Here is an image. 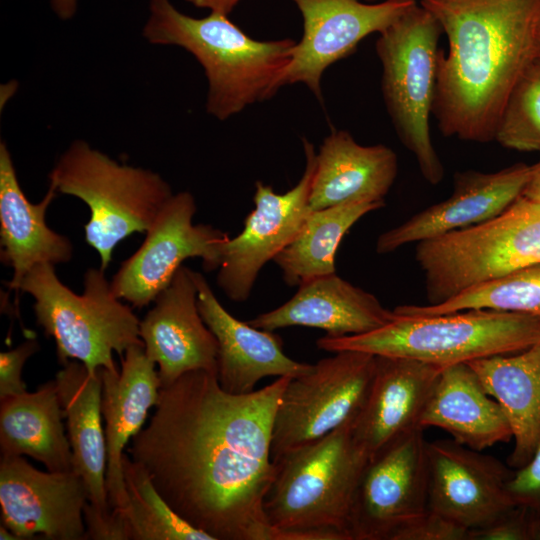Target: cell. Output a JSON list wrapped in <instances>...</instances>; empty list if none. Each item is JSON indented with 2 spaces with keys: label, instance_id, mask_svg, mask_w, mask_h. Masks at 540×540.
Instances as JSON below:
<instances>
[{
  "label": "cell",
  "instance_id": "obj_30",
  "mask_svg": "<svg viewBox=\"0 0 540 540\" xmlns=\"http://www.w3.org/2000/svg\"><path fill=\"white\" fill-rule=\"evenodd\" d=\"M473 309H487L540 318V263L469 287L439 303L401 305L397 315L431 316Z\"/></svg>",
  "mask_w": 540,
  "mask_h": 540
},
{
  "label": "cell",
  "instance_id": "obj_3",
  "mask_svg": "<svg viewBox=\"0 0 540 540\" xmlns=\"http://www.w3.org/2000/svg\"><path fill=\"white\" fill-rule=\"evenodd\" d=\"M148 8L143 37L150 44L179 46L196 58L208 81L206 111L218 120L270 99L284 86L294 40H255L227 15L195 18L170 0H149Z\"/></svg>",
  "mask_w": 540,
  "mask_h": 540
},
{
  "label": "cell",
  "instance_id": "obj_45",
  "mask_svg": "<svg viewBox=\"0 0 540 540\" xmlns=\"http://www.w3.org/2000/svg\"><path fill=\"white\" fill-rule=\"evenodd\" d=\"M398 1H408V0H398Z\"/></svg>",
  "mask_w": 540,
  "mask_h": 540
},
{
  "label": "cell",
  "instance_id": "obj_24",
  "mask_svg": "<svg viewBox=\"0 0 540 540\" xmlns=\"http://www.w3.org/2000/svg\"><path fill=\"white\" fill-rule=\"evenodd\" d=\"M398 174L396 153L383 144L365 146L333 130L316 152L309 206L323 209L358 200L384 201Z\"/></svg>",
  "mask_w": 540,
  "mask_h": 540
},
{
  "label": "cell",
  "instance_id": "obj_16",
  "mask_svg": "<svg viewBox=\"0 0 540 540\" xmlns=\"http://www.w3.org/2000/svg\"><path fill=\"white\" fill-rule=\"evenodd\" d=\"M428 508L469 530L513 507V473L497 458L455 440L427 442Z\"/></svg>",
  "mask_w": 540,
  "mask_h": 540
},
{
  "label": "cell",
  "instance_id": "obj_41",
  "mask_svg": "<svg viewBox=\"0 0 540 540\" xmlns=\"http://www.w3.org/2000/svg\"><path fill=\"white\" fill-rule=\"evenodd\" d=\"M531 512V540H540V512Z\"/></svg>",
  "mask_w": 540,
  "mask_h": 540
},
{
  "label": "cell",
  "instance_id": "obj_4",
  "mask_svg": "<svg viewBox=\"0 0 540 540\" xmlns=\"http://www.w3.org/2000/svg\"><path fill=\"white\" fill-rule=\"evenodd\" d=\"M352 423L272 460L264 499L277 540H350L349 513L369 459L354 440Z\"/></svg>",
  "mask_w": 540,
  "mask_h": 540
},
{
  "label": "cell",
  "instance_id": "obj_28",
  "mask_svg": "<svg viewBox=\"0 0 540 540\" xmlns=\"http://www.w3.org/2000/svg\"><path fill=\"white\" fill-rule=\"evenodd\" d=\"M55 379L0 401L1 456H29L50 472L73 470Z\"/></svg>",
  "mask_w": 540,
  "mask_h": 540
},
{
  "label": "cell",
  "instance_id": "obj_35",
  "mask_svg": "<svg viewBox=\"0 0 540 540\" xmlns=\"http://www.w3.org/2000/svg\"><path fill=\"white\" fill-rule=\"evenodd\" d=\"M39 349L36 339L28 338L16 348L0 353V401L26 392L23 366Z\"/></svg>",
  "mask_w": 540,
  "mask_h": 540
},
{
  "label": "cell",
  "instance_id": "obj_10",
  "mask_svg": "<svg viewBox=\"0 0 540 540\" xmlns=\"http://www.w3.org/2000/svg\"><path fill=\"white\" fill-rule=\"evenodd\" d=\"M376 356L342 350L290 378L275 414L271 459L354 421L368 397Z\"/></svg>",
  "mask_w": 540,
  "mask_h": 540
},
{
  "label": "cell",
  "instance_id": "obj_37",
  "mask_svg": "<svg viewBox=\"0 0 540 540\" xmlns=\"http://www.w3.org/2000/svg\"><path fill=\"white\" fill-rule=\"evenodd\" d=\"M83 517L86 539L129 540L127 523L118 509L103 512L88 501L84 506Z\"/></svg>",
  "mask_w": 540,
  "mask_h": 540
},
{
  "label": "cell",
  "instance_id": "obj_44",
  "mask_svg": "<svg viewBox=\"0 0 540 540\" xmlns=\"http://www.w3.org/2000/svg\"><path fill=\"white\" fill-rule=\"evenodd\" d=\"M537 62H538V64L540 65V58L538 59V61H537Z\"/></svg>",
  "mask_w": 540,
  "mask_h": 540
},
{
  "label": "cell",
  "instance_id": "obj_8",
  "mask_svg": "<svg viewBox=\"0 0 540 540\" xmlns=\"http://www.w3.org/2000/svg\"><path fill=\"white\" fill-rule=\"evenodd\" d=\"M429 304L540 263V203L523 195L499 215L417 243Z\"/></svg>",
  "mask_w": 540,
  "mask_h": 540
},
{
  "label": "cell",
  "instance_id": "obj_33",
  "mask_svg": "<svg viewBox=\"0 0 540 540\" xmlns=\"http://www.w3.org/2000/svg\"><path fill=\"white\" fill-rule=\"evenodd\" d=\"M469 531L428 508L399 527L391 540H469Z\"/></svg>",
  "mask_w": 540,
  "mask_h": 540
},
{
  "label": "cell",
  "instance_id": "obj_1",
  "mask_svg": "<svg viewBox=\"0 0 540 540\" xmlns=\"http://www.w3.org/2000/svg\"><path fill=\"white\" fill-rule=\"evenodd\" d=\"M290 378L232 394L217 372H187L160 389L126 453L179 516L214 540H277L263 503L275 472L274 418Z\"/></svg>",
  "mask_w": 540,
  "mask_h": 540
},
{
  "label": "cell",
  "instance_id": "obj_36",
  "mask_svg": "<svg viewBox=\"0 0 540 540\" xmlns=\"http://www.w3.org/2000/svg\"><path fill=\"white\" fill-rule=\"evenodd\" d=\"M507 491L515 505L540 512V446L532 458L513 473Z\"/></svg>",
  "mask_w": 540,
  "mask_h": 540
},
{
  "label": "cell",
  "instance_id": "obj_17",
  "mask_svg": "<svg viewBox=\"0 0 540 540\" xmlns=\"http://www.w3.org/2000/svg\"><path fill=\"white\" fill-rule=\"evenodd\" d=\"M196 271L180 266L140 320L146 355L158 366L161 388L183 374L217 372L218 343L197 305Z\"/></svg>",
  "mask_w": 540,
  "mask_h": 540
},
{
  "label": "cell",
  "instance_id": "obj_21",
  "mask_svg": "<svg viewBox=\"0 0 540 540\" xmlns=\"http://www.w3.org/2000/svg\"><path fill=\"white\" fill-rule=\"evenodd\" d=\"M121 369L101 368V410L107 449L106 490L111 509L128 505L122 459L127 444L142 429L151 407L159 402L161 382L144 346L128 348Z\"/></svg>",
  "mask_w": 540,
  "mask_h": 540
},
{
  "label": "cell",
  "instance_id": "obj_6",
  "mask_svg": "<svg viewBox=\"0 0 540 540\" xmlns=\"http://www.w3.org/2000/svg\"><path fill=\"white\" fill-rule=\"evenodd\" d=\"M20 292L33 297L36 323L54 340L61 366L77 360L91 373L117 371L113 352L122 357L128 348L144 346L140 320L115 295L100 267L86 270L83 292L77 294L59 280L54 265L39 264L24 277Z\"/></svg>",
  "mask_w": 540,
  "mask_h": 540
},
{
  "label": "cell",
  "instance_id": "obj_9",
  "mask_svg": "<svg viewBox=\"0 0 540 540\" xmlns=\"http://www.w3.org/2000/svg\"><path fill=\"white\" fill-rule=\"evenodd\" d=\"M442 34L433 15L415 1L378 33L375 44L387 112L401 143L432 185L444 177L430 134Z\"/></svg>",
  "mask_w": 540,
  "mask_h": 540
},
{
  "label": "cell",
  "instance_id": "obj_40",
  "mask_svg": "<svg viewBox=\"0 0 540 540\" xmlns=\"http://www.w3.org/2000/svg\"><path fill=\"white\" fill-rule=\"evenodd\" d=\"M79 0H50L53 12L61 20H70L76 14Z\"/></svg>",
  "mask_w": 540,
  "mask_h": 540
},
{
  "label": "cell",
  "instance_id": "obj_32",
  "mask_svg": "<svg viewBox=\"0 0 540 540\" xmlns=\"http://www.w3.org/2000/svg\"><path fill=\"white\" fill-rule=\"evenodd\" d=\"M494 141L520 152H540V65L536 62L510 93Z\"/></svg>",
  "mask_w": 540,
  "mask_h": 540
},
{
  "label": "cell",
  "instance_id": "obj_43",
  "mask_svg": "<svg viewBox=\"0 0 540 540\" xmlns=\"http://www.w3.org/2000/svg\"><path fill=\"white\" fill-rule=\"evenodd\" d=\"M537 42H538V46L540 50V21H539L538 30H537Z\"/></svg>",
  "mask_w": 540,
  "mask_h": 540
},
{
  "label": "cell",
  "instance_id": "obj_2",
  "mask_svg": "<svg viewBox=\"0 0 540 540\" xmlns=\"http://www.w3.org/2000/svg\"><path fill=\"white\" fill-rule=\"evenodd\" d=\"M446 35L432 115L445 137L488 143L505 103L540 58V0H421Z\"/></svg>",
  "mask_w": 540,
  "mask_h": 540
},
{
  "label": "cell",
  "instance_id": "obj_14",
  "mask_svg": "<svg viewBox=\"0 0 540 540\" xmlns=\"http://www.w3.org/2000/svg\"><path fill=\"white\" fill-rule=\"evenodd\" d=\"M87 502L84 483L73 470L43 472L22 456H1V524L20 540H86Z\"/></svg>",
  "mask_w": 540,
  "mask_h": 540
},
{
  "label": "cell",
  "instance_id": "obj_25",
  "mask_svg": "<svg viewBox=\"0 0 540 540\" xmlns=\"http://www.w3.org/2000/svg\"><path fill=\"white\" fill-rule=\"evenodd\" d=\"M66 419L73 471L86 488L88 501L103 512L111 511L106 490L107 449L102 427V379L77 361L70 360L55 377Z\"/></svg>",
  "mask_w": 540,
  "mask_h": 540
},
{
  "label": "cell",
  "instance_id": "obj_27",
  "mask_svg": "<svg viewBox=\"0 0 540 540\" xmlns=\"http://www.w3.org/2000/svg\"><path fill=\"white\" fill-rule=\"evenodd\" d=\"M467 364L506 415L514 440L507 462L521 468L540 446V343L515 355H494Z\"/></svg>",
  "mask_w": 540,
  "mask_h": 540
},
{
  "label": "cell",
  "instance_id": "obj_11",
  "mask_svg": "<svg viewBox=\"0 0 540 540\" xmlns=\"http://www.w3.org/2000/svg\"><path fill=\"white\" fill-rule=\"evenodd\" d=\"M303 148L306 165L298 183L279 194L257 181L254 209L245 218L242 231L219 248L216 282L234 302L248 299L260 270L294 239L311 211L309 196L316 151L306 139Z\"/></svg>",
  "mask_w": 540,
  "mask_h": 540
},
{
  "label": "cell",
  "instance_id": "obj_12",
  "mask_svg": "<svg viewBox=\"0 0 540 540\" xmlns=\"http://www.w3.org/2000/svg\"><path fill=\"white\" fill-rule=\"evenodd\" d=\"M197 211L188 191L166 202L140 247L124 260L111 280L115 295L133 307L154 301L188 258L199 257L205 271H215L218 251L229 235L208 224H193Z\"/></svg>",
  "mask_w": 540,
  "mask_h": 540
},
{
  "label": "cell",
  "instance_id": "obj_42",
  "mask_svg": "<svg viewBox=\"0 0 540 540\" xmlns=\"http://www.w3.org/2000/svg\"><path fill=\"white\" fill-rule=\"evenodd\" d=\"M0 539L1 540H20L11 530H9L3 524L0 525Z\"/></svg>",
  "mask_w": 540,
  "mask_h": 540
},
{
  "label": "cell",
  "instance_id": "obj_18",
  "mask_svg": "<svg viewBox=\"0 0 540 540\" xmlns=\"http://www.w3.org/2000/svg\"><path fill=\"white\" fill-rule=\"evenodd\" d=\"M530 174L531 165L525 163L494 172H456L452 194L382 233L376 242V252L387 254L406 244L477 225L499 215L522 195Z\"/></svg>",
  "mask_w": 540,
  "mask_h": 540
},
{
  "label": "cell",
  "instance_id": "obj_19",
  "mask_svg": "<svg viewBox=\"0 0 540 540\" xmlns=\"http://www.w3.org/2000/svg\"><path fill=\"white\" fill-rule=\"evenodd\" d=\"M443 368L409 358L376 356L368 397L352 423L354 440L369 460L423 429L421 418Z\"/></svg>",
  "mask_w": 540,
  "mask_h": 540
},
{
  "label": "cell",
  "instance_id": "obj_31",
  "mask_svg": "<svg viewBox=\"0 0 540 540\" xmlns=\"http://www.w3.org/2000/svg\"><path fill=\"white\" fill-rule=\"evenodd\" d=\"M122 470L128 505L117 509L127 523L129 540H214L179 516L158 492L144 468L126 452Z\"/></svg>",
  "mask_w": 540,
  "mask_h": 540
},
{
  "label": "cell",
  "instance_id": "obj_46",
  "mask_svg": "<svg viewBox=\"0 0 540 540\" xmlns=\"http://www.w3.org/2000/svg\"><path fill=\"white\" fill-rule=\"evenodd\" d=\"M372 1V0H371Z\"/></svg>",
  "mask_w": 540,
  "mask_h": 540
},
{
  "label": "cell",
  "instance_id": "obj_5",
  "mask_svg": "<svg viewBox=\"0 0 540 540\" xmlns=\"http://www.w3.org/2000/svg\"><path fill=\"white\" fill-rule=\"evenodd\" d=\"M540 343V318L487 309L431 316L397 315L388 324L358 335L316 341L318 348L356 350L446 367L526 350Z\"/></svg>",
  "mask_w": 540,
  "mask_h": 540
},
{
  "label": "cell",
  "instance_id": "obj_39",
  "mask_svg": "<svg viewBox=\"0 0 540 540\" xmlns=\"http://www.w3.org/2000/svg\"><path fill=\"white\" fill-rule=\"evenodd\" d=\"M522 195L540 203V159L531 165L530 178Z\"/></svg>",
  "mask_w": 540,
  "mask_h": 540
},
{
  "label": "cell",
  "instance_id": "obj_13",
  "mask_svg": "<svg viewBox=\"0 0 540 540\" xmlns=\"http://www.w3.org/2000/svg\"><path fill=\"white\" fill-rule=\"evenodd\" d=\"M426 445L419 429L368 461L350 508V540H391L399 527L428 509Z\"/></svg>",
  "mask_w": 540,
  "mask_h": 540
},
{
  "label": "cell",
  "instance_id": "obj_7",
  "mask_svg": "<svg viewBox=\"0 0 540 540\" xmlns=\"http://www.w3.org/2000/svg\"><path fill=\"white\" fill-rule=\"evenodd\" d=\"M48 177L58 193L88 206L85 240L104 271L115 246L135 232L146 233L174 194L158 173L119 163L84 140L69 145Z\"/></svg>",
  "mask_w": 540,
  "mask_h": 540
},
{
  "label": "cell",
  "instance_id": "obj_23",
  "mask_svg": "<svg viewBox=\"0 0 540 540\" xmlns=\"http://www.w3.org/2000/svg\"><path fill=\"white\" fill-rule=\"evenodd\" d=\"M395 317L372 293L333 273L302 283L284 304L247 322L268 331L303 326L341 337L376 330Z\"/></svg>",
  "mask_w": 540,
  "mask_h": 540
},
{
  "label": "cell",
  "instance_id": "obj_38",
  "mask_svg": "<svg viewBox=\"0 0 540 540\" xmlns=\"http://www.w3.org/2000/svg\"><path fill=\"white\" fill-rule=\"evenodd\" d=\"M198 8L229 16L241 0H186Z\"/></svg>",
  "mask_w": 540,
  "mask_h": 540
},
{
  "label": "cell",
  "instance_id": "obj_22",
  "mask_svg": "<svg viewBox=\"0 0 540 540\" xmlns=\"http://www.w3.org/2000/svg\"><path fill=\"white\" fill-rule=\"evenodd\" d=\"M49 185L43 199L31 203L19 184L15 166L5 142L0 143V245L1 262L13 270L6 285L17 294L27 273L39 264L68 263L73 255L70 239L46 223V211L57 195Z\"/></svg>",
  "mask_w": 540,
  "mask_h": 540
},
{
  "label": "cell",
  "instance_id": "obj_29",
  "mask_svg": "<svg viewBox=\"0 0 540 540\" xmlns=\"http://www.w3.org/2000/svg\"><path fill=\"white\" fill-rule=\"evenodd\" d=\"M384 201L358 200L312 210L294 239L273 259L288 286L336 273L335 256L349 229Z\"/></svg>",
  "mask_w": 540,
  "mask_h": 540
},
{
  "label": "cell",
  "instance_id": "obj_26",
  "mask_svg": "<svg viewBox=\"0 0 540 540\" xmlns=\"http://www.w3.org/2000/svg\"><path fill=\"white\" fill-rule=\"evenodd\" d=\"M420 424L423 429H443L456 442L477 451L509 442L513 436L501 406L467 363L442 369Z\"/></svg>",
  "mask_w": 540,
  "mask_h": 540
},
{
  "label": "cell",
  "instance_id": "obj_15",
  "mask_svg": "<svg viewBox=\"0 0 540 540\" xmlns=\"http://www.w3.org/2000/svg\"><path fill=\"white\" fill-rule=\"evenodd\" d=\"M303 18V36L296 43L283 84H305L321 100L325 70L351 54L373 33L392 24L415 0H292Z\"/></svg>",
  "mask_w": 540,
  "mask_h": 540
},
{
  "label": "cell",
  "instance_id": "obj_34",
  "mask_svg": "<svg viewBox=\"0 0 540 540\" xmlns=\"http://www.w3.org/2000/svg\"><path fill=\"white\" fill-rule=\"evenodd\" d=\"M532 512L514 505L492 522L469 531V540H531Z\"/></svg>",
  "mask_w": 540,
  "mask_h": 540
},
{
  "label": "cell",
  "instance_id": "obj_20",
  "mask_svg": "<svg viewBox=\"0 0 540 540\" xmlns=\"http://www.w3.org/2000/svg\"><path fill=\"white\" fill-rule=\"evenodd\" d=\"M197 305L218 343L217 379L223 390L246 394L268 376L297 377L312 369L283 351L282 339L232 316L218 301L204 276L196 272Z\"/></svg>",
  "mask_w": 540,
  "mask_h": 540
}]
</instances>
